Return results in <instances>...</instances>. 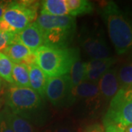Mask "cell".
<instances>
[{"mask_svg": "<svg viewBox=\"0 0 132 132\" xmlns=\"http://www.w3.org/2000/svg\"><path fill=\"white\" fill-rule=\"evenodd\" d=\"M85 71H86V62L81 60V58H78L72 65L69 75L71 77L72 86L74 88L79 85L85 81Z\"/></svg>", "mask_w": 132, "mask_h": 132, "instance_id": "44dd1931", "label": "cell"}, {"mask_svg": "<svg viewBox=\"0 0 132 132\" xmlns=\"http://www.w3.org/2000/svg\"><path fill=\"white\" fill-rule=\"evenodd\" d=\"M39 5V2L36 1L11 2L5 10L2 19L17 34L35 21Z\"/></svg>", "mask_w": 132, "mask_h": 132, "instance_id": "5b68a950", "label": "cell"}, {"mask_svg": "<svg viewBox=\"0 0 132 132\" xmlns=\"http://www.w3.org/2000/svg\"><path fill=\"white\" fill-rule=\"evenodd\" d=\"M98 10L117 54H131L132 19L113 1L103 2Z\"/></svg>", "mask_w": 132, "mask_h": 132, "instance_id": "7a4b0ae2", "label": "cell"}, {"mask_svg": "<svg viewBox=\"0 0 132 132\" xmlns=\"http://www.w3.org/2000/svg\"><path fill=\"white\" fill-rule=\"evenodd\" d=\"M1 87H2V79L0 78V89H1Z\"/></svg>", "mask_w": 132, "mask_h": 132, "instance_id": "f546056e", "label": "cell"}, {"mask_svg": "<svg viewBox=\"0 0 132 132\" xmlns=\"http://www.w3.org/2000/svg\"><path fill=\"white\" fill-rule=\"evenodd\" d=\"M12 75L13 85L20 87H30L27 65L24 63H13Z\"/></svg>", "mask_w": 132, "mask_h": 132, "instance_id": "d6986e66", "label": "cell"}, {"mask_svg": "<svg viewBox=\"0 0 132 132\" xmlns=\"http://www.w3.org/2000/svg\"><path fill=\"white\" fill-rule=\"evenodd\" d=\"M2 112L13 132H36V128L32 123L13 113L5 106Z\"/></svg>", "mask_w": 132, "mask_h": 132, "instance_id": "9a60e30c", "label": "cell"}, {"mask_svg": "<svg viewBox=\"0 0 132 132\" xmlns=\"http://www.w3.org/2000/svg\"><path fill=\"white\" fill-rule=\"evenodd\" d=\"M104 123V131L105 132H125V128L119 125L112 123L105 122Z\"/></svg>", "mask_w": 132, "mask_h": 132, "instance_id": "d4e9b609", "label": "cell"}, {"mask_svg": "<svg viewBox=\"0 0 132 132\" xmlns=\"http://www.w3.org/2000/svg\"><path fill=\"white\" fill-rule=\"evenodd\" d=\"M81 47L91 60L111 57V52L105 39L104 31L98 26L85 25L79 35Z\"/></svg>", "mask_w": 132, "mask_h": 132, "instance_id": "8992f818", "label": "cell"}, {"mask_svg": "<svg viewBox=\"0 0 132 132\" xmlns=\"http://www.w3.org/2000/svg\"><path fill=\"white\" fill-rule=\"evenodd\" d=\"M68 15L74 17L81 15L91 13L94 7L93 3L87 0H66Z\"/></svg>", "mask_w": 132, "mask_h": 132, "instance_id": "ac0fdd59", "label": "cell"}, {"mask_svg": "<svg viewBox=\"0 0 132 132\" xmlns=\"http://www.w3.org/2000/svg\"><path fill=\"white\" fill-rule=\"evenodd\" d=\"M32 51L22 43L15 40L2 52L13 63H24L31 55Z\"/></svg>", "mask_w": 132, "mask_h": 132, "instance_id": "2e32d148", "label": "cell"}, {"mask_svg": "<svg viewBox=\"0 0 132 132\" xmlns=\"http://www.w3.org/2000/svg\"><path fill=\"white\" fill-rule=\"evenodd\" d=\"M0 132H13L7 123L2 111L0 112Z\"/></svg>", "mask_w": 132, "mask_h": 132, "instance_id": "484cf974", "label": "cell"}, {"mask_svg": "<svg viewBox=\"0 0 132 132\" xmlns=\"http://www.w3.org/2000/svg\"><path fill=\"white\" fill-rule=\"evenodd\" d=\"M104 104L96 83L84 81L73 90L71 106H74L78 115L84 117L98 115Z\"/></svg>", "mask_w": 132, "mask_h": 132, "instance_id": "277c9868", "label": "cell"}, {"mask_svg": "<svg viewBox=\"0 0 132 132\" xmlns=\"http://www.w3.org/2000/svg\"><path fill=\"white\" fill-rule=\"evenodd\" d=\"M15 34L0 33V52H2L11 43L14 42Z\"/></svg>", "mask_w": 132, "mask_h": 132, "instance_id": "603a6c76", "label": "cell"}, {"mask_svg": "<svg viewBox=\"0 0 132 132\" xmlns=\"http://www.w3.org/2000/svg\"><path fill=\"white\" fill-rule=\"evenodd\" d=\"M30 88L36 92L42 98H46V89L48 77L37 64L28 65Z\"/></svg>", "mask_w": 132, "mask_h": 132, "instance_id": "5bb4252c", "label": "cell"}, {"mask_svg": "<svg viewBox=\"0 0 132 132\" xmlns=\"http://www.w3.org/2000/svg\"><path fill=\"white\" fill-rule=\"evenodd\" d=\"M10 2H1L0 1V20L2 19L5 10L7 7Z\"/></svg>", "mask_w": 132, "mask_h": 132, "instance_id": "83f0119b", "label": "cell"}, {"mask_svg": "<svg viewBox=\"0 0 132 132\" xmlns=\"http://www.w3.org/2000/svg\"><path fill=\"white\" fill-rule=\"evenodd\" d=\"M82 132H105L103 125L101 123H95L90 124L85 127Z\"/></svg>", "mask_w": 132, "mask_h": 132, "instance_id": "4316f807", "label": "cell"}, {"mask_svg": "<svg viewBox=\"0 0 132 132\" xmlns=\"http://www.w3.org/2000/svg\"><path fill=\"white\" fill-rule=\"evenodd\" d=\"M40 14L51 15H68L66 0H46L42 2Z\"/></svg>", "mask_w": 132, "mask_h": 132, "instance_id": "e0dca14e", "label": "cell"}, {"mask_svg": "<svg viewBox=\"0 0 132 132\" xmlns=\"http://www.w3.org/2000/svg\"><path fill=\"white\" fill-rule=\"evenodd\" d=\"M116 61V58L111 57L106 59L91 60L90 61L86 62L85 81L98 84L101 76L112 68Z\"/></svg>", "mask_w": 132, "mask_h": 132, "instance_id": "4fadbf2b", "label": "cell"}, {"mask_svg": "<svg viewBox=\"0 0 132 132\" xmlns=\"http://www.w3.org/2000/svg\"><path fill=\"white\" fill-rule=\"evenodd\" d=\"M112 123L126 128L132 124V88L121 89L109 102L103 123Z\"/></svg>", "mask_w": 132, "mask_h": 132, "instance_id": "52a82bcc", "label": "cell"}, {"mask_svg": "<svg viewBox=\"0 0 132 132\" xmlns=\"http://www.w3.org/2000/svg\"><path fill=\"white\" fill-rule=\"evenodd\" d=\"M98 86L104 103L110 102L120 88L118 78V68H111L106 71L99 79Z\"/></svg>", "mask_w": 132, "mask_h": 132, "instance_id": "30bf717a", "label": "cell"}, {"mask_svg": "<svg viewBox=\"0 0 132 132\" xmlns=\"http://www.w3.org/2000/svg\"><path fill=\"white\" fill-rule=\"evenodd\" d=\"M15 40L35 52L43 46V32L36 23L33 22L22 31L15 34Z\"/></svg>", "mask_w": 132, "mask_h": 132, "instance_id": "7c38bea8", "label": "cell"}, {"mask_svg": "<svg viewBox=\"0 0 132 132\" xmlns=\"http://www.w3.org/2000/svg\"><path fill=\"white\" fill-rule=\"evenodd\" d=\"M35 54L37 65L48 78L68 74L73 62L80 57L76 48H54L42 46Z\"/></svg>", "mask_w": 132, "mask_h": 132, "instance_id": "3957f363", "label": "cell"}, {"mask_svg": "<svg viewBox=\"0 0 132 132\" xmlns=\"http://www.w3.org/2000/svg\"><path fill=\"white\" fill-rule=\"evenodd\" d=\"M13 62L4 53L0 52V78L10 84H13Z\"/></svg>", "mask_w": 132, "mask_h": 132, "instance_id": "7402d4cb", "label": "cell"}, {"mask_svg": "<svg viewBox=\"0 0 132 132\" xmlns=\"http://www.w3.org/2000/svg\"><path fill=\"white\" fill-rule=\"evenodd\" d=\"M73 87L69 73L48 78L46 98L55 107L62 108L71 106Z\"/></svg>", "mask_w": 132, "mask_h": 132, "instance_id": "ba28073f", "label": "cell"}, {"mask_svg": "<svg viewBox=\"0 0 132 132\" xmlns=\"http://www.w3.org/2000/svg\"><path fill=\"white\" fill-rule=\"evenodd\" d=\"M46 132H75V128L69 123H59L52 126Z\"/></svg>", "mask_w": 132, "mask_h": 132, "instance_id": "cb8c5ba5", "label": "cell"}, {"mask_svg": "<svg viewBox=\"0 0 132 132\" xmlns=\"http://www.w3.org/2000/svg\"><path fill=\"white\" fill-rule=\"evenodd\" d=\"M125 132H132V124L125 128Z\"/></svg>", "mask_w": 132, "mask_h": 132, "instance_id": "f1b7e54d", "label": "cell"}, {"mask_svg": "<svg viewBox=\"0 0 132 132\" xmlns=\"http://www.w3.org/2000/svg\"><path fill=\"white\" fill-rule=\"evenodd\" d=\"M76 28L50 29L43 32V46L54 48H66L71 44Z\"/></svg>", "mask_w": 132, "mask_h": 132, "instance_id": "9c48e42d", "label": "cell"}, {"mask_svg": "<svg viewBox=\"0 0 132 132\" xmlns=\"http://www.w3.org/2000/svg\"><path fill=\"white\" fill-rule=\"evenodd\" d=\"M118 78L121 89L132 88V57L118 68Z\"/></svg>", "mask_w": 132, "mask_h": 132, "instance_id": "ffe728a7", "label": "cell"}, {"mask_svg": "<svg viewBox=\"0 0 132 132\" xmlns=\"http://www.w3.org/2000/svg\"><path fill=\"white\" fill-rule=\"evenodd\" d=\"M35 22L43 32L55 29L76 28V19L70 15L58 16L40 14Z\"/></svg>", "mask_w": 132, "mask_h": 132, "instance_id": "8fae6325", "label": "cell"}, {"mask_svg": "<svg viewBox=\"0 0 132 132\" xmlns=\"http://www.w3.org/2000/svg\"><path fill=\"white\" fill-rule=\"evenodd\" d=\"M43 99L30 87L12 85L7 92L5 103L13 113L33 125L42 126L49 116L48 109Z\"/></svg>", "mask_w": 132, "mask_h": 132, "instance_id": "6da1fadb", "label": "cell"}]
</instances>
